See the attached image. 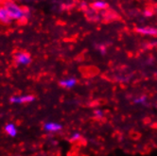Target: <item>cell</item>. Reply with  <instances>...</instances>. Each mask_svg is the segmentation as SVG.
Here are the masks:
<instances>
[{
  "label": "cell",
  "mask_w": 157,
  "mask_h": 156,
  "mask_svg": "<svg viewBox=\"0 0 157 156\" xmlns=\"http://www.w3.org/2000/svg\"><path fill=\"white\" fill-rule=\"evenodd\" d=\"M0 1H1V0H0Z\"/></svg>",
  "instance_id": "cell-16"
},
{
  "label": "cell",
  "mask_w": 157,
  "mask_h": 156,
  "mask_svg": "<svg viewBox=\"0 0 157 156\" xmlns=\"http://www.w3.org/2000/svg\"><path fill=\"white\" fill-rule=\"evenodd\" d=\"M96 48H97V50L101 54V55H105L106 53H107V46L105 44H103V43H101V44H98L97 46H96Z\"/></svg>",
  "instance_id": "cell-11"
},
{
  "label": "cell",
  "mask_w": 157,
  "mask_h": 156,
  "mask_svg": "<svg viewBox=\"0 0 157 156\" xmlns=\"http://www.w3.org/2000/svg\"><path fill=\"white\" fill-rule=\"evenodd\" d=\"M81 139H82V135H81V132H78V131L72 132L70 137H69L70 142H77V141L81 140Z\"/></svg>",
  "instance_id": "cell-12"
},
{
  "label": "cell",
  "mask_w": 157,
  "mask_h": 156,
  "mask_svg": "<svg viewBox=\"0 0 157 156\" xmlns=\"http://www.w3.org/2000/svg\"><path fill=\"white\" fill-rule=\"evenodd\" d=\"M10 14V19L16 21H23L27 19L29 15V10L28 9L22 8L13 1H7L4 5Z\"/></svg>",
  "instance_id": "cell-1"
},
{
  "label": "cell",
  "mask_w": 157,
  "mask_h": 156,
  "mask_svg": "<svg viewBox=\"0 0 157 156\" xmlns=\"http://www.w3.org/2000/svg\"><path fill=\"white\" fill-rule=\"evenodd\" d=\"M136 33L147 37H157V28L152 26H139L134 29Z\"/></svg>",
  "instance_id": "cell-2"
},
{
  "label": "cell",
  "mask_w": 157,
  "mask_h": 156,
  "mask_svg": "<svg viewBox=\"0 0 157 156\" xmlns=\"http://www.w3.org/2000/svg\"><path fill=\"white\" fill-rule=\"evenodd\" d=\"M132 102H133V104H136V105H147L148 97L146 96H139V97H134L133 100H132Z\"/></svg>",
  "instance_id": "cell-10"
},
{
  "label": "cell",
  "mask_w": 157,
  "mask_h": 156,
  "mask_svg": "<svg viewBox=\"0 0 157 156\" xmlns=\"http://www.w3.org/2000/svg\"><path fill=\"white\" fill-rule=\"evenodd\" d=\"M142 15L145 17V18H150V17H152L153 15V13L152 10H149V9H145L143 12H142Z\"/></svg>",
  "instance_id": "cell-14"
},
{
  "label": "cell",
  "mask_w": 157,
  "mask_h": 156,
  "mask_svg": "<svg viewBox=\"0 0 157 156\" xmlns=\"http://www.w3.org/2000/svg\"><path fill=\"white\" fill-rule=\"evenodd\" d=\"M44 131L48 133H56L63 130V125L56 121H47L44 123Z\"/></svg>",
  "instance_id": "cell-4"
},
{
  "label": "cell",
  "mask_w": 157,
  "mask_h": 156,
  "mask_svg": "<svg viewBox=\"0 0 157 156\" xmlns=\"http://www.w3.org/2000/svg\"><path fill=\"white\" fill-rule=\"evenodd\" d=\"M14 61L19 65H28L31 62V57L27 52H18L15 55Z\"/></svg>",
  "instance_id": "cell-5"
},
{
  "label": "cell",
  "mask_w": 157,
  "mask_h": 156,
  "mask_svg": "<svg viewBox=\"0 0 157 156\" xmlns=\"http://www.w3.org/2000/svg\"><path fill=\"white\" fill-rule=\"evenodd\" d=\"M77 79L74 77H68V78H65V79H63L60 81V85L64 88V89H72L73 87H75L77 85Z\"/></svg>",
  "instance_id": "cell-6"
},
{
  "label": "cell",
  "mask_w": 157,
  "mask_h": 156,
  "mask_svg": "<svg viewBox=\"0 0 157 156\" xmlns=\"http://www.w3.org/2000/svg\"><path fill=\"white\" fill-rule=\"evenodd\" d=\"M4 131L6 135L10 137H15L18 133L17 126L14 123H12V122H9L4 126Z\"/></svg>",
  "instance_id": "cell-7"
},
{
  "label": "cell",
  "mask_w": 157,
  "mask_h": 156,
  "mask_svg": "<svg viewBox=\"0 0 157 156\" xmlns=\"http://www.w3.org/2000/svg\"><path fill=\"white\" fill-rule=\"evenodd\" d=\"M93 114H94L95 118H97V119H102L104 117V111L101 110V109H96V110H94Z\"/></svg>",
  "instance_id": "cell-13"
},
{
  "label": "cell",
  "mask_w": 157,
  "mask_h": 156,
  "mask_svg": "<svg viewBox=\"0 0 157 156\" xmlns=\"http://www.w3.org/2000/svg\"><path fill=\"white\" fill-rule=\"evenodd\" d=\"M0 21H1L2 23H4V24H9L10 22L12 21L7 9L4 6L0 7Z\"/></svg>",
  "instance_id": "cell-8"
},
{
  "label": "cell",
  "mask_w": 157,
  "mask_h": 156,
  "mask_svg": "<svg viewBox=\"0 0 157 156\" xmlns=\"http://www.w3.org/2000/svg\"><path fill=\"white\" fill-rule=\"evenodd\" d=\"M108 3L104 0H96L92 3V8L94 10H106L108 8Z\"/></svg>",
  "instance_id": "cell-9"
},
{
  "label": "cell",
  "mask_w": 157,
  "mask_h": 156,
  "mask_svg": "<svg viewBox=\"0 0 157 156\" xmlns=\"http://www.w3.org/2000/svg\"><path fill=\"white\" fill-rule=\"evenodd\" d=\"M35 100L33 95H22V96H13L10 97V102L13 104H27L31 103Z\"/></svg>",
  "instance_id": "cell-3"
},
{
  "label": "cell",
  "mask_w": 157,
  "mask_h": 156,
  "mask_svg": "<svg viewBox=\"0 0 157 156\" xmlns=\"http://www.w3.org/2000/svg\"><path fill=\"white\" fill-rule=\"evenodd\" d=\"M17 156H19V155H17Z\"/></svg>",
  "instance_id": "cell-15"
}]
</instances>
